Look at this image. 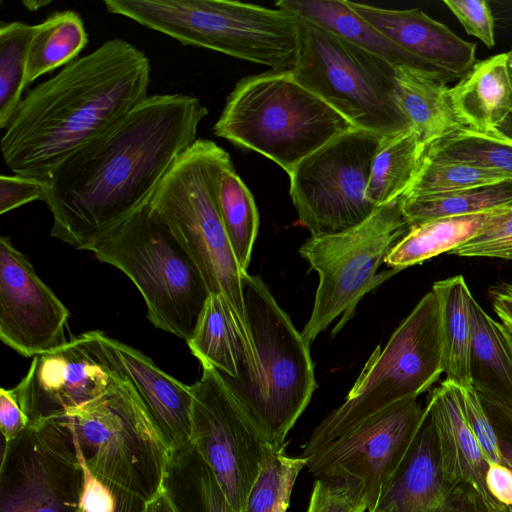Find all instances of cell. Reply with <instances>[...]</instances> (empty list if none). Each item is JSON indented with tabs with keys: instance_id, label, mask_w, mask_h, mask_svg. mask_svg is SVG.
I'll return each instance as SVG.
<instances>
[{
	"instance_id": "6da1fadb",
	"label": "cell",
	"mask_w": 512,
	"mask_h": 512,
	"mask_svg": "<svg viewBox=\"0 0 512 512\" xmlns=\"http://www.w3.org/2000/svg\"><path fill=\"white\" fill-rule=\"evenodd\" d=\"M207 108L187 94L148 96L46 180L51 235L92 251L142 209L176 159L197 139Z\"/></svg>"
},
{
	"instance_id": "7a4b0ae2",
	"label": "cell",
	"mask_w": 512,
	"mask_h": 512,
	"mask_svg": "<svg viewBox=\"0 0 512 512\" xmlns=\"http://www.w3.org/2000/svg\"><path fill=\"white\" fill-rule=\"evenodd\" d=\"M150 75L146 54L120 38L70 62L22 98L0 141L4 163L46 180L149 96Z\"/></svg>"
},
{
	"instance_id": "3957f363",
	"label": "cell",
	"mask_w": 512,
	"mask_h": 512,
	"mask_svg": "<svg viewBox=\"0 0 512 512\" xmlns=\"http://www.w3.org/2000/svg\"><path fill=\"white\" fill-rule=\"evenodd\" d=\"M354 128L291 70H270L236 84L213 132L264 155L289 175L306 157Z\"/></svg>"
},
{
	"instance_id": "277c9868",
	"label": "cell",
	"mask_w": 512,
	"mask_h": 512,
	"mask_svg": "<svg viewBox=\"0 0 512 512\" xmlns=\"http://www.w3.org/2000/svg\"><path fill=\"white\" fill-rule=\"evenodd\" d=\"M232 164L215 142L197 139L174 162L150 201L198 266L211 294L223 297L245 339L252 342L242 277L216 198L220 172Z\"/></svg>"
},
{
	"instance_id": "5b68a950",
	"label": "cell",
	"mask_w": 512,
	"mask_h": 512,
	"mask_svg": "<svg viewBox=\"0 0 512 512\" xmlns=\"http://www.w3.org/2000/svg\"><path fill=\"white\" fill-rule=\"evenodd\" d=\"M108 12L192 45L291 70L300 18L282 8L226 0H105Z\"/></svg>"
},
{
	"instance_id": "8992f818",
	"label": "cell",
	"mask_w": 512,
	"mask_h": 512,
	"mask_svg": "<svg viewBox=\"0 0 512 512\" xmlns=\"http://www.w3.org/2000/svg\"><path fill=\"white\" fill-rule=\"evenodd\" d=\"M64 415L86 465L116 497L146 504L167 484L176 455L121 375L105 394Z\"/></svg>"
},
{
	"instance_id": "52a82bcc",
	"label": "cell",
	"mask_w": 512,
	"mask_h": 512,
	"mask_svg": "<svg viewBox=\"0 0 512 512\" xmlns=\"http://www.w3.org/2000/svg\"><path fill=\"white\" fill-rule=\"evenodd\" d=\"M91 252L132 280L156 328L190 340L211 293L190 254L149 204Z\"/></svg>"
},
{
	"instance_id": "ba28073f",
	"label": "cell",
	"mask_w": 512,
	"mask_h": 512,
	"mask_svg": "<svg viewBox=\"0 0 512 512\" xmlns=\"http://www.w3.org/2000/svg\"><path fill=\"white\" fill-rule=\"evenodd\" d=\"M444 372L438 303L431 290L378 346L345 398L303 446L308 457L391 405L428 390Z\"/></svg>"
},
{
	"instance_id": "9c48e42d",
	"label": "cell",
	"mask_w": 512,
	"mask_h": 512,
	"mask_svg": "<svg viewBox=\"0 0 512 512\" xmlns=\"http://www.w3.org/2000/svg\"><path fill=\"white\" fill-rule=\"evenodd\" d=\"M243 299L258 360L256 381L235 397L277 453L307 408L317 383L308 342L258 276L245 272Z\"/></svg>"
},
{
	"instance_id": "30bf717a",
	"label": "cell",
	"mask_w": 512,
	"mask_h": 512,
	"mask_svg": "<svg viewBox=\"0 0 512 512\" xmlns=\"http://www.w3.org/2000/svg\"><path fill=\"white\" fill-rule=\"evenodd\" d=\"M300 18L294 78L355 128L382 138L411 129L395 98V67L318 24Z\"/></svg>"
},
{
	"instance_id": "8fae6325",
	"label": "cell",
	"mask_w": 512,
	"mask_h": 512,
	"mask_svg": "<svg viewBox=\"0 0 512 512\" xmlns=\"http://www.w3.org/2000/svg\"><path fill=\"white\" fill-rule=\"evenodd\" d=\"M410 229L400 197L378 207L357 226L310 237L300 247V255L319 275L313 309L301 332L308 344L340 317L336 334L353 317L364 295L401 271L378 269Z\"/></svg>"
},
{
	"instance_id": "7c38bea8",
	"label": "cell",
	"mask_w": 512,
	"mask_h": 512,
	"mask_svg": "<svg viewBox=\"0 0 512 512\" xmlns=\"http://www.w3.org/2000/svg\"><path fill=\"white\" fill-rule=\"evenodd\" d=\"M381 140L354 128L306 157L289 174V194L310 237L348 230L377 209L365 194Z\"/></svg>"
},
{
	"instance_id": "4fadbf2b",
	"label": "cell",
	"mask_w": 512,
	"mask_h": 512,
	"mask_svg": "<svg viewBox=\"0 0 512 512\" xmlns=\"http://www.w3.org/2000/svg\"><path fill=\"white\" fill-rule=\"evenodd\" d=\"M201 365L202 376L191 385V448L211 469L234 510L242 512L263 464L276 451L217 371Z\"/></svg>"
},
{
	"instance_id": "5bb4252c",
	"label": "cell",
	"mask_w": 512,
	"mask_h": 512,
	"mask_svg": "<svg viewBox=\"0 0 512 512\" xmlns=\"http://www.w3.org/2000/svg\"><path fill=\"white\" fill-rule=\"evenodd\" d=\"M83 470L65 415L35 420L5 444L0 512H81Z\"/></svg>"
},
{
	"instance_id": "9a60e30c",
	"label": "cell",
	"mask_w": 512,
	"mask_h": 512,
	"mask_svg": "<svg viewBox=\"0 0 512 512\" xmlns=\"http://www.w3.org/2000/svg\"><path fill=\"white\" fill-rule=\"evenodd\" d=\"M424 412L417 397L401 400L304 457L305 467L318 479L353 487L371 512L405 456Z\"/></svg>"
},
{
	"instance_id": "2e32d148",
	"label": "cell",
	"mask_w": 512,
	"mask_h": 512,
	"mask_svg": "<svg viewBox=\"0 0 512 512\" xmlns=\"http://www.w3.org/2000/svg\"><path fill=\"white\" fill-rule=\"evenodd\" d=\"M119 375L107 363L94 331L33 357L27 374L12 388L29 423L64 415L105 394Z\"/></svg>"
},
{
	"instance_id": "e0dca14e",
	"label": "cell",
	"mask_w": 512,
	"mask_h": 512,
	"mask_svg": "<svg viewBox=\"0 0 512 512\" xmlns=\"http://www.w3.org/2000/svg\"><path fill=\"white\" fill-rule=\"evenodd\" d=\"M69 311L9 237L0 238V339L24 357L56 350L69 340Z\"/></svg>"
},
{
	"instance_id": "ac0fdd59",
	"label": "cell",
	"mask_w": 512,
	"mask_h": 512,
	"mask_svg": "<svg viewBox=\"0 0 512 512\" xmlns=\"http://www.w3.org/2000/svg\"><path fill=\"white\" fill-rule=\"evenodd\" d=\"M371 512H490L469 483L446 480L429 409Z\"/></svg>"
},
{
	"instance_id": "d6986e66",
	"label": "cell",
	"mask_w": 512,
	"mask_h": 512,
	"mask_svg": "<svg viewBox=\"0 0 512 512\" xmlns=\"http://www.w3.org/2000/svg\"><path fill=\"white\" fill-rule=\"evenodd\" d=\"M347 2L359 16L405 52L414 69L446 84L460 80L477 62L475 43L463 40L418 8L395 10Z\"/></svg>"
},
{
	"instance_id": "ffe728a7",
	"label": "cell",
	"mask_w": 512,
	"mask_h": 512,
	"mask_svg": "<svg viewBox=\"0 0 512 512\" xmlns=\"http://www.w3.org/2000/svg\"><path fill=\"white\" fill-rule=\"evenodd\" d=\"M107 363L134 388L176 456L191 449L192 387L161 370L149 357L101 331H94Z\"/></svg>"
},
{
	"instance_id": "44dd1931",
	"label": "cell",
	"mask_w": 512,
	"mask_h": 512,
	"mask_svg": "<svg viewBox=\"0 0 512 512\" xmlns=\"http://www.w3.org/2000/svg\"><path fill=\"white\" fill-rule=\"evenodd\" d=\"M187 344L201 364H209L217 371L234 395L256 381V351L245 339L220 295L210 294Z\"/></svg>"
},
{
	"instance_id": "7402d4cb",
	"label": "cell",
	"mask_w": 512,
	"mask_h": 512,
	"mask_svg": "<svg viewBox=\"0 0 512 512\" xmlns=\"http://www.w3.org/2000/svg\"><path fill=\"white\" fill-rule=\"evenodd\" d=\"M426 407L435 424L446 480L471 484L490 512H501L486 486L489 462L463 417L454 386L444 380L430 392Z\"/></svg>"
},
{
	"instance_id": "603a6c76",
	"label": "cell",
	"mask_w": 512,
	"mask_h": 512,
	"mask_svg": "<svg viewBox=\"0 0 512 512\" xmlns=\"http://www.w3.org/2000/svg\"><path fill=\"white\" fill-rule=\"evenodd\" d=\"M455 114L465 128L493 132L512 110V77L508 54L477 61L449 89Z\"/></svg>"
},
{
	"instance_id": "cb8c5ba5",
	"label": "cell",
	"mask_w": 512,
	"mask_h": 512,
	"mask_svg": "<svg viewBox=\"0 0 512 512\" xmlns=\"http://www.w3.org/2000/svg\"><path fill=\"white\" fill-rule=\"evenodd\" d=\"M469 375L482 398L512 413V335L472 297Z\"/></svg>"
},
{
	"instance_id": "d4e9b609",
	"label": "cell",
	"mask_w": 512,
	"mask_h": 512,
	"mask_svg": "<svg viewBox=\"0 0 512 512\" xmlns=\"http://www.w3.org/2000/svg\"><path fill=\"white\" fill-rule=\"evenodd\" d=\"M449 89L445 82L423 71L395 68L396 104L425 147L465 128L453 110Z\"/></svg>"
},
{
	"instance_id": "484cf974",
	"label": "cell",
	"mask_w": 512,
	"mask_h": 512,
	"mask_svg": "<svg viewBox=\"0 0 512 512\" xmlns=\"http://www.w3.org/2000/svg\"><path fill=\"white\" fill-rule=\"evenodd\" d=\"M432 291L438 303L445 381L455 387L470 389V300L473 296L461 275L435 282Z\"/></svg>"
},
{
	"instance_id": "4316f807",
	"label": "cell",
	"mask_w": 512,
	"mask_h": 512,
	"mask_svg": "<svg viewBox=\"0 0 512 512\" xmlns=\"http://www.w3.org/2000/svg\"><path fill=\"white\" fill-rule=\"evenodd\" d=\"M497 209L433 219L411 227L391 250L384 263L389 268L402 270L444 252L449 253L476 236Z\"/></svg>"
},
{
	"instance_id": "83f0119b",
	"label": "cell",
	"mask_w": 512,
	"mask_h": 512,
	"mask_svg": "<svg viewBox=\"0 0 512 512\" xmlns=\"http://www.w3.org/2000/svg\"><path fill=\"white\" fill-rule=\"evenodd\" d=\"M425 148L412 129L382 138L371 166L367 201L378 208L403 197L420 169Z\"/></svg>"
},
{
	"instance_id": "f1b7e54d",
	"label": "cell",
	"mask_w": 512,
	"mask_h": 512,
	"mask_svg": "<svg viewBox=\"0 0 512 512\" xmlns=\"http://www.w3.org/2000/svg\"><path fill=\"white\" fill-rule=\"evenodd\" d=\"M81 16L73 10L57 11L35 25L26 63V87L38 77L66 66L88 44Z\"/></svg>"
},
{
	"instance_id": "f546056e",
	"label": "cell",
	"mask_w": 512,
	"mask_h": 512,
	"mask_svg": "<svg viewBox=\"0 0 512 512\" xmlns=\"http://www.w3.org/2000/svg\"><path fill=\"white\" fill-rule=\"evenodd\" d=\"M512 204V179L472 189L419 197H402L411 227L429 220L488 212Z\"/></svg>"
},
{
	"instance_id": "4dcf8cb0",
	"label": "cell",
	"mask_w": 512,
	"mask_h": 512,
	"mask_svg": "<svg viewBox=\"0 0 512 512\" xmlns=\"http://www.w3.org/2000/svg\"><path fill=\"white\" fill-rule=\"evenodd\" d=\"M219 213L240 268L247 272L259 229L253 195L236 173L233 163L219 174L216 184Z\"/></svg>"
},
{
	"instance_id": "1f68e13d",
	"label": "cell",
	"mask_w": 512,
	"mask_h": 512,
	"mask_svg": "<svg viewBox=\"0 0 512 512\" xmlns=\"http://www.w3.org/2000/svg\"><path fill=\"white\" fill-rule=\"evenodd\" d=\"M424 154L498 171L512 179V142L493 132L462 128L427 146Z\"/></svg>"
},
{
	"instance_id": "d6a6232c",
	"label": "cell",
	"mask_w": 512,
	"mask_h": 512,
	"mask_svg": "<svg viewBox=\"0 0 512 512\" xmlns=\"http://www.w3.org/2000/svg\"><path fill=\"white\" fill-rule=\"evenodd\" d=\"M35 25L20 21L0 25V128L11 121L25 85L29 44Z\"/></svg>"
},
{
	"instance_id": "836d02e7",
	"label": "cell",
	"mask_w": 512,
	"mask_h": 512,
	"mask_svg": "<svg viewBox=\"0 0 512 512\" xmlns=\"http://www.w3.org/2000/svg\"><path fill=\"white\" fill-rule=\"evenodd\" d=\"M510 179L498 171L424 154L420 169L403 197L457 192Z\"/></svg>"
},
{
	"instance_id": "e575fe53",
	"label": "cell",
	"mask_w": 512,
	"mask_h": 512,
	"mask_svg": "<svg viewBox=\"0 0 512 512\" xmlns=\"http://www.w3.org/2000/svg\"><path fill=\"white\" fill-rule=\"evenodd\" d=\"M306 458L274 452L263 464L242 512H273L280 499L292 492L295 480L306 466Z\"/></svg>"
},
{
	"instance_id": "d590c367",
	"label": "cell",
	"mask_w": 512,
	"mask_h": 512,
	"mask_svg": "<svg viewBox=\"0 0 512 512\" xmlns=\"http://www.w3.org/2000/svg\"><path fill=\"white\" fill-rule=\"evenodd\" d=\"M449 254L512 260V204L498 208L476 236Z\"/></svg>"
},
{
	"instance_id": "8d00e7d4",
	"label": "cell",
	"mask_w": 512,
	"mask_h": 512,
	"mask_svg": "<svg viewBox=\"0 0 512 512\" xmlns=\"http://www.w3.org/2000/svg\"><path fill=\"white\" fill-rule=\"evenodd\" d=\"M454 391L463 417L486 459L489 463L502 464L497 436L478 394L473 388L454 386Z\"/></svg>"
},
{
	"instance_id": "74e56055",
	"label": "cell",
	"mask_w": 512,
	"mask_h": 512,
	"mask_svg": "<svg viewBox=\"0 0 512 512\" xmlns=\"http://www.w3.org/2000/svg\"><path fill=\"white\" fill-rule=\"evenodd\" d=\"M362 495L348 484L318 479L312 490L307 512H364Z\"/></svg>"
},
{
	"instance_id": "f35d334b",
	"label": "cell",
	"mask_w": 512,
	"mask_h": 512,
	"mask_svg": "<svg viewBox=\"0 0 512 512\" xmlns=\"http://www.w3.org/2000/svg\"><path fill=\"white\" fill-rule=\"evenodd\" d=\"M192 450L194 512H236L205 462Z\"/></svg>"
},
{
	"instance_id": "ab89813d",
	"label": "cell",
	"mask_w": 512,
	"mask_h": 512,
	"mask_svg": "<svg viewBox=\"0 0 512 512\" xmlns=\"http://www.w3.org/2000/svg\"><path fill=\"white\" fill-rule=\"evenodd\" d=\"M468 35L475 36L488 48L495 45L494 17L485 0H444Z\"/></svg>"
},
{
	"instance_id": "60d3db41",
	"label": "cell",
	"mask_w": 512,
	"mask_h": 512,
	"mask_svg": "<svg viewBox=\"0 0 512 512\" xmlns=\"http://www.w3.org/2000/svg\"><path fill=\"white\" fill-rule=\"evenodd\" d=\"M45 198V182L20 175L0 176V214Z\"/></svg>"
},
{
	"instance_id": "b9f144b4",
	"label": "cell",
	"mask_w": 512,
	"mask_h": 512,
	"mask_svg": "<svg viewBox=\"0 0 512 512\" xmlns=\"http://www.w3.org/2000/svg\"><path fill=\"white\" fill-rule=\"evenodd\" d=\"M77 454L83 470V485L80 499L81 511L116 512L117 498L113 491L88 468L78 449Z\"/></svg>"
},
{
	"instance_id": "7bdbcfd3",
	"label": "cell",
	"mask_w": 512,
	"mask_h": 512,
	"mask_svg": "<svg viewBox=\"0 0 512 512\" xmlns=\"http://www.w3.org/2000/svg\"><path fill=\"white\" fill-rule=\"evenodd\" d=\"M29 425L12 389H0V430L5 444L13 442Z\"/></svg>"
},
{
	"instance_id": "ee69618b",
	"label": "cell",
	"mask_w": 512,
	"mask_h": 512,
	"mask_svg": "<svg viewBox=\"0 0 512 512\" xmlns=\"http://www.w3.org/2000/svg\"><path fill=\"white\" fill-rule=\"evenodd\" d=\"M479 398L497 436L502 464L512 471V413L480 396Z\"/></svg>"
},
{
	"instance_id": "f6af8a7d",
	"label": "cell",
	"mask_w": 512,
	"mask_h": 512,
	"mask_svg": "<svg viewBox=\"0 0 512 512\" xmlns=\"http://www.w3.org/2000/svg\"><path fill=\"white\" fill-rule=\"evenodd\" d=\"M489 494L501 512H512V471L503 464L489 463L486 474Z\"/></svg>"
},
{
	"instance_id": "bcb514c9",
	"label": "cell",
	"mask_w": 512,
	"mask_h": 512,
	"mask_svg": "<svg viewBox=\"0 0 512 512\" xmlns=\"http://www.w3.org/2000/svg\"><path fill=\"white\" fill-rule=\"evenodd\" d=\"M493 310L503 327L512 335V283H499L489 288Z\"/></svg>"
},
{
	"instance_id": "7dc6e473",
	"label": "cell",
	"mask_w": 512,
	"mask_h": 512,
	"mask_svg": "<svg viewBox=\"0 0 512 512\" xmlns=\"http://www.w3.org/2000/svg\"><path fill=\"white\" fill-rule=\"evenodd\" d=\"M141 512H183L173 498L167 484L142 508Z\"/></svg>"
},
{
	"instance_id": "c3c4849f",
	"label": "cell",
	"mask_w": 512,
	"mask_h": 512,
	"mask_svg": "<svg viewBox=\"0 0 512 512\" xmlns=\"http://www.w3.org/2000/svg\"><path fill=\"white\" fill-rule=\"evenodd\" d=\"M117 498L116 512H141L145 504L128 496H120ZM82 512V511H81Z\"/></svg>"
},
{
	"instance_id": "681fc988",
	"label": "cell",
	"mask_w": 512,
	"mask_h": 512,
	"mask_svg": "<svg viewBox=\"0 0 512 512\" xmlns=\"http://www.w3.org/2000/svg\"><path fill=\"white\" fill-rule=\"evenodd\" d=\"M510 72L512 77V71L510 70ZM493 133L512 142V110L508 116L495 127Z\"/></svg>"
},
{
	"instance_id": "f907efd6",
	"label": "cell",
	"mask_w": 512,
	"mask_h": 512,
	"mask_svg": "<svg viewBox=\"0 0 512 512\" xmlns=\"http://www.w3.org/2000/svg\"><path fill=\"white\" fill-rule=\"evenodd\" d=\"M291 492L286 493L278 502L273 512H286L289 506Z\"/></svg>"
},
{
	"instance_id": "816d5d0a",
	"label": "cell",
	"mask_w": 512,
	"mask_h": 512,
	"mask_svg": "<svg viewBox=\"0 0 512 512\" xmlns=\"http://www.w3.org/2000/svg\"><path fill=\"white\" fill-rule=\"evenodd\" d=\"M508 54V60H509V67H510V70L512 71V49L507 52Z\"/></svg>"
}]
</instances>
